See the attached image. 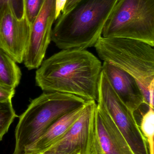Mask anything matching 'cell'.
<instances>
[{
    "label": "cell",
    "instance_id": "44dd1931",
    "mask_svg": "<svg viewBox=\"0 0 154 154\" xmlns=\"http://www.w3.org/2000/svg\"><path fill=\"white\" fill-rule=\"evenodd\" d=\"M22 154H45L41 152H25Z\"/></svg>",
    "mask_w": 154,
    "mask_h": 154
},
{
    "label": "cell",
    "instance_id": "5b68a950",
    "mask_svg": "<svg viewBox=\"0 0 154 154\" xmlns=\"http://www.w3.org/2000/svg\"><path fill=\"white\" fill-rule=\"evenodd\" d=\"M102 36L137 40L154 47V0H119Z\"/></svg>",
    "mask_w": 154,
    "mask_h": 154
},
{
    "label": "cell",
    "instance_id": "5bb4252c",
    "mask_svg": "<svg viewBox=\"0 0 154 154\" xmlns=\"http://www.w3.org/2000/svg\"><path fill=\"white\" fill-rule=\"evenodd\" d=\"M139 126L147 142L149 154H154V108L148 107V110L143 115Z\"/></svg>",
    "mask_w": 154,
    "mask_h": 154
},
{
    "label": "cell",
    "instance_id": "8fae6325",
    "mask_svg": "<svg viewBox=\"0 0 154 154\" xmlns=\"http://www.w3.org/2000/svg\"><path fill=\"white\" fill-rule=\"evenodd\" d=\"M102 71L115 92L123 103L133 112L145 104L144 97L135 79L123 69L104 62Z\"/></svg>",
    "mask_w": 154,
    "mask_h": 154
},
{
    "label": "cell",
    "instance_id": "7a4b0ae2",
    "mask_svg": "<svg viewBox=\"0 0 154 154\" xmlns=\"http://www.w3.org/2000/svg\"><path fill=\"white\" fill-rule=\"evenodd\" d=\"M118 1L80 0L55 21L51 41L61 50L94 47Z\"/></svg>",
    "mask_w": 154,
    "mask_h": 154
},
{
    "label": "cell",
    "instance_id": "e0dca14e",
    "mask_svg": "<svg viewBox=\"0 0 154 154\" xmlns=\"http://www.w3.org/2000/svg\"><path fill=\"white\" fill-rule=\"evenodd\" d=\"M15 92L14 88L0 84V102L12 100Z\"/></svg>",
    "mask_w": 154,
    "mask_h": 154
},
{
    "label": "cell",
    "instance_id": "9c48e42d",
    "mask_svg": "<svg viewBox=\"0 0 154 154\" xmlns=\"http://www.w3.org/2000/svg\"><path fill=\"white\" fill-rule=\"evenodd\" d=\"M55 1L44 0L32 24L31 31L23 62L29 70L39 67L51 41L55 19Z\"/></svg>",
    "mask_w": 154,
    "mask_h": 154
},
{
    "label": "cell",
    "instance_id": "ffe728a7",
    "mask_svg": "<svg viewBox=\"0 0 154 154\" xmlns=\"http://www.w3.org/2000/svg\"><path fill=\"white\" fill-rule=\"evenodd\" d=\"M20 1V0H0V7H2V5L5 4L6 3L9 2V1L12 2L15 7L16 5H17V4H18V2Z\"/></svg>",
    "mask_w": 154,
    "mask_h": 154
},
{
    "label": "cell",
    "instance_id": "9a60e30c",
    "mask_svg": "<svg viewBox=\"0 0 154 154\" xmlns=\"http://www.w3.org/2000/svg\"><path fill=\"white\" fill-rule=\"evenodd\" d=\"M18 116L13 107L12 100L0 102V142L8 132L9 128Z\"/></svg>",
    "mask_w": 154,
    "mask_h": 154
},
{
    "label": "cell",
    "instance_id": "52a82bcc",
    "mask_svg": "<svg viewBox=\"0 0 154 154\" xmlns=\"http://www.w3.org/2000/svg\"><path fill=\"white\" fill-rule=\"evenodd\" d=\"M32 24L23 7L20 17L11 1L0 7V48L16 63L23 62Z\"/></svg>",
    "mask_w": 154,
    "mask_h": 154
},
{
    "label": "cell",
    "instance_id": "30bf717a",
    "mask_svg": "<svg viewBox=\"0 0 154 154\" xmlns=\"http://www.w3.org/2000/svg\"><path fill=\"white\" fill-rule=\"evenodd\" d=\"M95 154H134L108 114L97 105L93 131Z\"/></svg>",
    "mask_w": 154,
    "mask_h": 154
},
{
    "label": "cell",
    "instance_id": "ba28073f",
    "mask_svg": "<svg viewBox=\"0 0 154 154\" xmlns=\"http://www.w3.org/2000/svg\"><path fill=\"white\" fill-rule=\"evenodd\" d=\"M96 101H88L80 116L63 137L41 153L45 154H95L93 131Z\"/></svg>",
    "mask_w": 154,
    "mask_h": 154
},
{
    "label": "cell",
    "instance_id": "8992f818",
    "mask_svg": "<svg viewBox=\"0 0 154 154\" xmlns=\"http://www.w3.org/2000/svg\"><path fill=\"white\" fill-rule=\"evenodd\" d=\"M97 105L108 114L134 154H149L147 142L137 121L134 113L118 97L104 72L98 84Z\"/></svg>",
    "mask_w": 154,
    "mask_h": 154
},
{
    "label": "cell",
    "instance_id": "277c9868",
    "mask_svg": "<svg viewBox=\"0 0 154 154\" xmlns=\"http://www.w3.org/2000/svg\"><path fill=\"white\" fill-rule=\"evenodd\" d=\"M88 101L72 94L44 92L33 100L19 116L13 154H22L56 120Z\"/></svg>",
    "mask_w": 154,
    "mask_h": 154
},
{
    "label": "cell",
    "instance_id": "2e32d148",
    "mask_svg": "<svg viewBox=\"0 0 154 154\" xmlns=\"http://www.w3.org/2000/svg\"><path fill=\"white\" fill-rule=\"evenodd\" d=\"M44 0H22V7L25 9L27 17L32 24L39 12Z\"/></svg>",
    "mask_w": 154,
    "mask_h": 154
},
{
    "label": "cell",
    "instance_id": "ac0fdd59",
    "mask_svg": "<svg viewBox=\"0 0 154 154\" xmlns=\"http://www.w3.org/2000/svg\"><path fill=\"white\" fill-rule=\"evenodd\" d=\"M67 0H56L55 1V19L57 20L64 9Z\"/></svg>",
    "mask_w": 154,
    "mask_h": 154
},
{
    "label": "cell",
    "instance_id": "d6986e66",
    "mask_svg": "<svg viewBox=\"0 0 154 154\" xmlns=\"http://www.w3.org/2000/svg\"><path fill=\"white\" fill-rule=\"evenodd\" d=\"M80 0H67L65 7L61 14H65L70 11Z\"/></svg>",
    "mask_w": 154,
    "mask_h": 154
},
{
    "label": "cell",
    "instance_id": "4fadbf2b",
    "mask_svg": "<svg viewBox=\"0 0 154 154\" xmlns=\"http://www.w3.org/2000/svg\"><path fill=\"white\" fill-rule=\"evenodd\" d=\"M21 75L16 62L0 48V84L15 88Z\"/></svg>",
    "mask_w": 154,
    "mask_h": 154
},
{
    "label": "cell",
    "instance_id": "3957f363",
    "mask_svg": "<svg viewBox=\"0 0 154 154\" xmlns=\"http://www.w3.org/2000/svg\"><path fill=\"white\" fill-rule=\"evenodd\" d=\"M94 47L100 60L123 69L135 79L145 104L154 108V47L137 40L102 36Z\"/></svg>",
    "mask_w": 154,
    "mask_h": 154
},
{
    "label": "cell",
    "instance_id": "7c38bea8",
    "mask_svg": "<svg viewBox=\"0 0 154 154\" xmlns=\"http://www.w3.org/2000/svg\"><path fill=\"white\" fill-rule=\"evenodd\" d=\"M86 104L63 115L56 120L24 153L42 152L58 141L80 116Z\"/></svg>",
    "mask_w": 154,
    "mask_h": 154
},
{
    "label": "cell",
    "instance_id": "6da1fadb",
    "mask_svg": "<svg viewBox=\"0 0 154 154\" xmlns=\"http://www.w3.org/2000/svg\"><path fill=\"white\" fill-rule=\"evenodd\" d=\"M102 70L100 60L87 50H61L43 60L35 81L44 92L68 93L96 101Z\"/></svg>",
    "mask_w": 154,
    "mask_h": 154
}]
</instances>
